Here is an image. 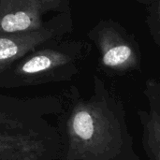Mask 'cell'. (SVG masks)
<instances>
[{
  "instance_id": "4",
  "label": "cell",
  "mask_w": 160,
  "mask_h": 160,
  "mask_svg": "<svg viewBox=\"0 0 160 160\" xmlns=\"http://www.w3.org/2000/svg\"><path fill=\"white\" fill-rule=\"evenodd\" d=\"M98 52V68L106 76L141 71L142 52L135 36L119 22L99 20L87 33Z\"/></svg>"
},
{
  "instance_id": "6",
  "label": "cell",
  "mask_w": 160,
  "mask_h": 160,
  "mask_svg": "<svg viewBox=\"0 0 160 160\" xmlns=\"http://www.w3.org/2000/svg\"><path fill=\"white\" fill-rule=\"evenodd\" d=\"M69 10L68 0H0V36L39 30L52 16Z\"/></svg>"
},
{
  "instance_id": "9",
  "label": "cell",
  "mask_w": 160,
  "mask_h": 160,
  "mask_svg": "<svg viewBox=\"0 0 160 160\" xmlns=\"http://www.w3.org/2000/svg\"><path fill=\"white\" fill-rule=\"evenodd\" d=\"M143 93L149 103L148 112L160 119V79H148Z\"/></svg>"
},
{
  "instance_id": "8",
  "label": "cell",
  "mask_w": 160,
  "mask_h": 160,
  "mask_svg": "<svg viewBox=\"0 0 160 160\" xmlns=\"http://www.w3.org/2000/svg\"><path fill=\"white\" fill-rule=\"evenodd\" d=\"M146 9V23L154 42L160 47V0H139Z\"/></svg>"
},
{
  "instance_id": "5",
  "label": "cell",
  "mask_w": 160,
  "mask_h": 160,
  "mask_svg": "<svg viewBox=\"0 0 160 160\" xmlns=\"http://www.w3.org/2000/svg\"><path fill=\"white\" fill-rule=\"evenodd\" d=\"M73 31L71 10L52 16L39 30L0 36V74L33 50L65 39Z\"/></svg>"
},
{
  "instance_id": "1",
  "label": "cell",
  "mask_w": 160,
  "mask_h": 160,
  "mask_svg": "<svg viewBox=\"0 0 160 160\" xmlns=\"http://www.w3.org/2000/svg\"><path fill=\"white\" fill-rule=\"evenodd\" d=\"M92 90L83 98L71 86L62 95L64 111L57 118L63 141L61 160H141L121 98L97 74Z\"/></svg>"
},
{
  "instance_id": "2",
  "label": "cell",
  "mask_w": 160,
  "mask_h": 160,
  "mask_svg": "<svg viewBox=\"0 0 160 160\" xmlns=\"http://www.w3.org/2000/svg\"><path fill=\"white\" fill-rule=\"evenodd\" d=\"M63 96L21 98L0 94V160H61L57 121Z\"/></svg>"
},
{
  "instance_id": "3",
  "label": "cell",
  "mask_w": 160,
  "mask_h": 160,
  "mask_svg": "<svg viewBox=\"0 0 160 160\" xmlns=\"http://www.w3.org/2000/svg\"><path fill=\"white\" fill-rule=\"evenodd\" d=\"M90 50L88 43L76 39L44 44L0 74V89L69 82L80 72Z\"/></svg>"
},
{
  "instance_id": "7",
  "label": "cell",
  "mask_w": 160,
  "mask_h": 160,
  "mask_svg": "<svg viewBox=\"0 0 160 160\" xmlns=\"http://www.w3.org/2000/svg\"><path fill=\"white\" fill-rule=\"evenodd\" d=\"M142 143L148 160H160V119L149 112L139 110Z\"/></svg>"
}]
</instances>
